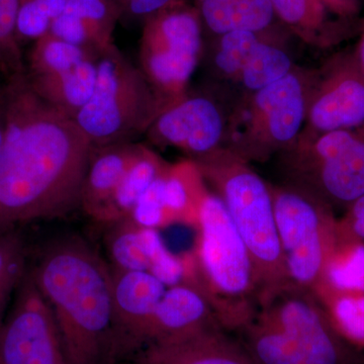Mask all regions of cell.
<instances>
[{
  "label": "cell",
  "instance_id": "obj_1",
  "mask_svg": "<svg viewBox=\"0 0 364 364\" xmlns=\"http://www.w3.org/2000/svg\"><path fill=\"white\" fill-rule=\"evenodd\" d=\"M0 152V233L80 210L93 146L74 119L33 90L25 73L6 79Z\"/></svg>",
  "mask_w": 364,
  "mask_h": 364
},
{
  "label": "cell",
  "instance_id": "obj_2",
  "mask_svg": "<svg viewBox=\"0 0 364 364\" xmlns=\"http://www.w3.org/2000/svg\"><path fill=\"white\" fill-rule=\"evenodd\" d=\"M58 326L69 364L116 356L109 264L77 236L57 239L30 270Z\"/></svg>",
  "mask_w": 364,
  "mask_h": 364
},
{
  "label": "cell",
  "instance_id": "obj_3",
  "mask_svg": "<svg viewBox=\"0 0 364 364\" xmlns=\"http://www.w3.org/2000/svg\"><path fill=\"white\" fill-rule=\"evenodd\" d=\"M236 335L255 364H364L323 299L294 284L262 296Z\"/></svg>",
  "mask_w": 364,
  "mask_h": 364
},
{
  "label": "cell",
  "instance_id": "obj_4",
  "mask_svg": "<svg viewBox=\"0 0 364 364\" xmlns=\"http://www.w3.org/2000/svg\"><path fill=\"white\" fill-rule=\"evenodd\" d=\"M191 160L208 188L224 203L247 248L260 299L293 284L280 247L269 182L224 147Z\"/></svg>",
  "mask_w": 364,
  "mask_h": 364
},
{
  "label": "cell",
  "instance_id": "obj_5",
  "mask_svg": "<svg viewBox=\"0 0 364 364\" xmlns=\"http://www.w3.org/2000/svg\"><path fill=\"white\" fill-rule=\"evenodd\" d=\"M196 228L198 238L188 282L203 289L223 329L236 334L259 304L252 260L224 203L210 189L203 196Z\"/></svg>",
  "mask_w": 364,
  "mask_h": 364
},
{
  "label": "cell",
  "instance_id": "obj_6",
  "mask_svg": "<svg viewBox=\"0 0 364 364\" xmlns=\"http://www.w3.org/2000/svg\"><path fill=\"white\" fill-rule=\"evenodd\" d=\"M316 74L296 65L273 85L242 93L229 109L224 148L249 164L289 149L305 126Z\"/></svg>",
  "mask_w": 364,
  "mask_h": 364
},
{
  "label": "cell",
  "instance_id": "obj_7",
  "mask_svg": "<svg viewBox=\"0 0 364 364\" xmlns=\"http://www.w3.org/2000/svg\"><path fill=\"white\" fill-rule=\"evenodd\" d=\"M163 105L144 75L116 44L100 53L95 92L74 119L93 148L134 143Z\"/></svg>",
  "mask_w": 364,
  "mask_h": 364
},
{
  "label": "cell",
  "instance_id": "obj_8",
  "mask_svg": "<svg viewBox=\"0 0 364 364\" xmlns=\"http://www.w3.org/2000/svg\"><path fill=\"white\" fill-rule=\"evenodd\" d=\"M277 158L280 183L305 191L332 210L364 196V124L298 138Z\"/></svg>",
  "mask_w": 364,
  "mask_h": 364
},
{
  "label": "cell",
  "instance_id": "obj_9",
  "mask_svg": "<svg viewBox=\"0 0 364 364\" xmlns=\"http://www.w3.org/2000/svg\"><path fill=\"white\" fill-rule=\"evenodd\" d=\"M280 247L289 279L318 296L340 244L338 224L324 203L284 183H269Z\"/></svg>",
  "mask_w": 364,
  "mask_h": 364
},
{
  "label": "cell",
  "instance_id": "obj_10",
  "mask_svg": "<svg viewBox=\"0 0 364 364\" xmlns=\"http://www.w3.org/2000/svg\"><path fill=\"white\" fill-rule=\"evenodd\" d=\"M203 33L198 9L186 0H176L144 20L138 66L163 109L188 92L205 52Z\"/></svg>",
  "mask_w": 364,
  "mask_h": 364
},
{
  "label": "cell",
  "instance_id": "obj_11",
  "mask_svg": "<svg viewBox=\"0 0 364 364\" xmlns=\"http://www.w3.org/2000/svg\"><path fill=\"white\" fill-rule=\"evenodd\" d=\"M0 327V364H69L58 326L30 270Z\"/></svg>",
  "mask_w": 364,
  "mask_h": 364
},
{
  "label": "cell",
  "instance_id": "obj_12",
  "mask_svg": "<svg viewBox=\"0 0 364 364\" xmlns=\"http://www.w3.org/2000/svg\"><path fill=\"white\" fill-rule=\"evenodd\" d=\"M364 124V74L355 51L333 55L317 70L299 139Z\"/></svg>",
  "mask_w": 364,
  "mask_h": 364
},
{
  "label": "cell",
  "instance_id": "obj_13",
  "mask_svg": "<svg viewBox=\"0 0 364 364\" xmlns=\"http://www.w3.org/2000/svg\"><path fill=\"white\" fill-rule=\"evenodd\" d=\"M229 109L210 93L188 90L160 112L145 136L153 145L176 148L188 159L205 156L224 147Z\"/></svg>",
  "mask_w": 364,
  "mask_h": 364
},
{
  "label": "cell",
  "instance_id": "obj_14",
  "mask_svg": "<svg viewBox=\"0 0 364 364\" xmlns=\"http://www.w3.org/2000/svg\"><path fill=\"white\" fill-rule=\"evenodd\" d=\"M111 275L117 356L147 344L151 322L166 286L149 272L111 267Z\"/></svg>",
  "mask_w": 364,
  "mask_h": 364
},
{
  "label": "cell",
  "instance_id": "obj_15",
  "mask_svg": "<svg viewBox=\"0 0 364 364\" xmlns=\"http://www.w3.org/2000/svg\"><path fill=\"white\" fill-rule=\"evenodd\" d=\"M220 326L203 289L193 282L169 287L158 304L148 332L147 344L165 343ZM221 327V326H220Z\"/></svg>",
  "mask_w": 364,
  "mask_h": 364
},
{
  "label": "cell",
  "instance_id": "obj_16",
  "mask_svg": "<svg viewBox=\"0 0 364 364\" xmlns=\"http://www.w3.org/2000/svg\"><path fill=\"white\" fill-rule=\"evenodd\" d=\"M140 358L152 364H255L240 341L220 326L149 345Z\"/></svg>",
  "mask_w": 364,
  "mask_h": 364
},
{
  "label": "cell",
  "instance_id": "obj_17",
  "mask_svg": "<svg viewBox=\"0 0 364 364\" xmlns=\"http://www.w3.org/2000/svg\"><path fill=\"white\" fill-rule=\"evenodd\" d=\"M121 18V11L111 0H67L49 33L100 54L114 44V28Z\"/></svg>",
  "mask_w": 364,
  "mask_h": 364
},
{
  "label": "cell",
  "instance_id": "obj_18",
  "mask_svg": "<svg viewBox=\"0 0 364 364\" xmlns=\"http://www.w3.org/2000/svg\"><path fill=\"white\" fill-rule=\"evenodd\" d=\"M141 147L134 142L93 149L80 198V210L91 219L97 221Z\"/></svg>",
  "mask_w": 364,
  "mask_h": 364
},
{
  "label": "cell",
  "instance_id": "obj_19",
  "mask_svg": "<svg viewBox=\"0 0 364 364\" xmlns=\"http://www.w3.org/2000/svg\"><path fill=\"white\" fill-rule=\"evenodd\" d=\"M98 56L85 60L69 70L42 76L26 74V78L43 100L74 119L95 92Z\"/></svg>",
  "mask_w": 364,
  "mask_h": 364
},
{
  "label": "cell",
  "instance_id": "obj_20",
  "mask_svg": "<svg viewBox=\"0 0 364 364\" xmlns=\"http://www.w3.org/2000/svg\"><path fill=\"white\" fill-rule=\"evenodd\" d=\"M107 226L105 246L112 268L149 272L166 248L157 230L140 226L130 217Z\"/></svg>",
  "mask_w": 364,
  "mask_h": 364
},
{
  "label": "cell",
  "instance_id": "obj_21",
  "mask_svg": "<svg viewBox=\"0 0 364 364\" xmlns=\"http://www.w3.org/2000/svg\"><path fill=\"white\" fill-rule=\"evenodd\" d=\"M203 28L217 36L267 32L277 20L269 0H195Z\"/></svg>",
  "mask_w": 364,
  "mask_h": 364
},
{
  "label": "cell",
  "instance_id": "obj_22",
  "mask_svg": "<svg viewBox=\"0 0 364 364\" xmlns=\"http://www.w3.org/2000/svg\"><path fill=\"white\" fill-rule=\"evenodd\" d=\"M169 166L170 163L165 161L155 151L142 145L135 161L127 170L97 222L107 226L129 217L141 196Z\"/></svg>",
  "mask_w": 364,
  "mask_h": 364
},
{
  "label": "cell",
  "instance_id": "obj_23",
  "mask_svg": "<svg viewBox=\"0 0 364 364\" xmlns=\"http://www.w3.org/2000/svg\"><path fill=\"white\" fill-rule=\"evenodd\" d=\"M277 20L306 44L328 48L341 41L342 28L330 20L322 0H269Z\"/></svg>",
  "mask_w": 364,
  "mask_h": 364
},
{
  "label": "cell",
  "instance_id": "obj_24",
  "mask_svg": "<svg viewBox=\"0 0 364 364\" xmlns=\"http://www.w3.org/2000/svg\"><path fill=\"white\" fill-rule=\"evenodd\" d=\"M208 186L191 159L170 164L165 176L164 200L170 221L196 227Z\"/></svg>",
  "mask_w": 364,
  "mask_h": 364
},
{
  "label": "cell",
  "instance_id": "obj_25",
  "mask_svg": "<svg viewBox=\"0 0 364 364\" xmlns=\"http://www.w3.org/2000/svg\"><path fill=\"white\" fill-rule=\"evenodd\" d=\"M294 66L284 45L268 33L234 83L242 93L254 92L284 78Z\"/></svg>",
  "mask_w": 364,
  "mask_h": 364
},
{
  "label": "cell",
  "instance_id": "obj_26",
  "mask_svg": "<svg viewBox=\"0 0 364 364\" xmlns=\"http://www.w3.org/2000/svg\"><path fill=\"white\" fill-rule=\"evenodd\" d=\"M269 33L238 31L217 36L208 54L215 75L235 82L263 39Z\"/></svg>",
  "mask_w": 364,
  "mask_h": 364
},
{
  "label": "cell",
  "instance_id": "obj_27",
  "mask_svg": "<svg viewBox=\"0 0 364 364\" xmlns=\"http://www.w3.org/2000/svg\"><path fill=\"white\" fill-rule=\"evenodd\" d=\"M98 55L90 49L59 39L48 32L35 41L28 55V64H26V74L28 76H42L58 73L69 70L81 62Z\"/></svg>",
  "mask_w": 364,
  "mask_h": 364
},
{
  "label": "cell",
  "instance_id": "obj_28",
  "mask_svg": "<svg viewBox=\"0 0 364 364\" xmlns=\"http://www.w3.org/2000/svg\"><path fill=\"white\" fill-rule=\"evenodd\" d=\"M18 0H0V72L6 79L25 73L18 33Z\"/></svg>",
  "mask_w": 364,
  "mask_h": 364
},
{
  "label": "cell",
  "instance_id": "obj_29",
  "mask_svg": "<svg viewBox=\"0 0 364 364\" xmlns=\"http://www.w3.org/2000/svg\"><path fill=\"white\" fill-rule=\"evenodd\" d=\"M67 0H18L16 33L20 43L38 40L50 31L53 21L61 14Z\"/></svg>",
  "mask_w": 364,
  "mask_h": 364
},
{
  "label": "cell",
  "instance_id": "obj_30",
  "mask_svg": "<svg viewBox=\"0 0 364 364\" xmlns=\"http://www.w3.org/2000/svg\"><path fill=\"white\" fill-rule=\"evenodd\" d=\"M331 289L339 291L364 293V244L355 245L343 257L333 256L326 274V286L320 298Z\"/></svg>",
  "mask_w": 364,
  "mask_h": 364
},
{
  "label": "cell",
  "instance_id": "obj_31",
  "mask_svg": "<svg viewBox=\"0 0 364 364\" xmlns=\"http://www.w3.org/2000/svg\"><path fill=\"white\" fill-rule=\"evenodd\" d=\"M25 272L23 242L16 231L0 233V294H11Z\"/></svg>",
  "mask_w": 364,
  "mask_h": 364
},
{
  "label": "cell",
  "instance_id": "obj_32",
  "mask_svg": "<svg viewBox=\"0 0 364 364\" xmlns=\"http://www.w3.org/2000/svg\"><path fill=\"white\" fill-rule=\"evenodd\" d=\"M168 169L151 184L129 215L140 226L157 230L171 224L164 200L165 176Z\"/></svg>",
  "mask_w": 364,
  "mask_h": 364
},
{
  "label": "cell",
  "instance_id": "obj_33",
  "mask_svg": "<svg viewBox=\"0 0 364 364\" xmlns=\"http://www.w3.org/2000/svg\"><path fill=\"white\" fill-rule=\"evenodd\" d=\"M331 314L335 325L345 338L363 349L364 347V296H342L335 303Z\"/></svg>",
  "mask_w": 364,
  "mask_h": 364
},
{
  "label": "cell",
  "instance_id": "obj_34",
  "mask_svg": "<svg viewBox=\"0 0 364 364\" xmlns=\"http://www.w3.org/2000/svg\"><path fill=\"white\" fill-rule=\"evenodd\" d=\"M338 228L343 240L364 242V196L349 205L346 218Z\"/></svg>",
  "mask_w": 364,
  "mask_h": 364
},
{
  "label": "cell",
  "instance_id": "obj_35",
  "mask_svg": "<svg viewBox=\"0 0 364 364\" xmlns=\"http://www.w3.org/2000/svg\"><path fill=\"white\" fill-rule=\"evenodd\" d=\"M121 11L122 16L143 20L160 9H164L176 0H111Z\"/></svg>",
  "mask_w": 364,
  "mask_h": 364
},
{
  "label": "cell",
  "instance_id": "obj_36",
  "mask_svg": "<svg viewBox=\"0 0 364 364\" xmlns=\"http://www.w3.org/2000/svg\"><path fill=\"white\" fill-rule=\"evenodd\" d=\"M327 11L341 21H350L358 16L360 6L359 0H322Z\"/></svg>",
  "mask_w": 364,
  "mask_h": 364
},
{
  "label": "cell",
  "instance_id": "obj_37",
  "mask_svg": "<svg viewBox=\"0 0 364 364\" xmlns=\"http://www.w3.org/2000/svg\"><path fill=\"white\" fill-rule=\"evenodd\" d=\"M6 85V83H4ZM4 85L0 90V152L4 143V130H6V97H4Z\"/></svg>",
  "mask_w": 364,
  "mask_h": 364
},
{
  "label": "cell",
  "instance_id": "obj_38",
  "mask_svg": "<svg viewBox=\"0 0 364 364\" xmlns=\"http://www.w3.org/2000/svg\"><path fill=\"white\" fill-rule=\"evenodd\" d=\"M356 57H358L359 65L364 74V23L361 28L360 39H359L358 48L355 50Z\"/></svg>",
  "mask_w": 364,
  "mask_h": 364
},
{
  "label": "cell",
  "instance_id": "obj_39",
  "mask_svg": "<svg viewBox=\"0 0 364 364\" xmlns=\"http://www.w3.org/2000/svg\"><path fill=\"white\" fill-rule=\"evenodd\" d=\"M9 296H11V294H0V317H1L2 313H4Z\"/></svg>",
  "mask_w": 364,
  "mask_h": 364
},
{
  "label": "cell",
  "instance_id": "obj_40",
  "mask_svg": "<svg viewBox=\"0 0 364 364\" xmlns=\"http://www.w3.org/2000/svg\"><path fill=\"white\" fill-rule=\"evenodd\" d=\"M135 364H152L150 363H148V361L143 360V359H139L138 361Z\"/></svg>",
  "mask_w": 364,
  "mask_h": 364
},
{
  "label": "cell",
  "instance_id": "obj_41",
  "mask_svg": "<svg viewBox=\"0 0 364 364\" xmlns=\"http://www.w3.org/2000/svg\"><path fill=\"white\" fill-rule=\"evenodd\" d=\"M4 83H6V82H4ZM4 85H0V90H1L2 87H4Z\"/></svg>",
  "mask_w": 364,
  "mask_h": 364
}]
</instances>
